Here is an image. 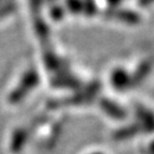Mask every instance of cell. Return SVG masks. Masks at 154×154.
Segmentation results:
<instances>
[{
  "instance_id": "6da1fadb",
  "label": "cell",
  "mask_w": 154,
  "mask_h": 154,
  "mask_svg": "<svg viewBox=\"0 0 154 154\" xmlns=\"http://www.w3.org/2000/svg\"><path fill=\"white\" fill-rule=\"evenodd\" d=\"M104 15H105L106 18L115 19V20H118V22L125 23V24H130V25L138 24L140 20L139 14H137L134 11L118 9V8H115V7H110L107 10H105Z\"/></svg>"
},
{
  "instance_id": "7a4b0ae2",
  "label": "cell",
  "mask_w": 154,
  "mask_h": 154,
  "mask_svg": "<svg viewBox=\"0 0 154 154\" xmlns=\"http://www.w3.org/2000/svg\"><path fill=\"white\" fill-rule=\"evenodd\" d=\"M63 7L71 14H82V0H65Z\"/></svg>"
},
{
  "instance_id": "3957f363",
  "label": "cell",
  "mask_w": 154,
  "mask_h": 154,
  "mask_svg": "<svg viewBox=\"0 0 154 154\" xmlns=\"http://www.w3.org/2000/svg\"><path fill=\"white\" fill-rule=\"evenodd\" d=\"M97 13V5L95 0H82V14L92 17Z\"/></svg>"
},
{
  "instance_id": "277c9868",
  "label": "cell",
  "mask_w": 154,
  "mask_h": 154,
  "mask_svg": "<svg viewBox=\"0 0 154 154\" xmlns=\"http://www.w3.org/2000/svg\"><path fill=\"white\" fill-rule=\"evenodd\" d=\"M65 12H66V11H65L63 5H54L53 7L51 8L49 14H51V17L54 19V20H61V19L64 17Z\"/></svg>"
},
{
  "instance_id": "5b68a950",
  "label": "cell",
  "mask_w": 154,
  "mask_h": 154,
  "mask_svg": "<svg viewBox=\"0 0 154 154\" xmlns=\"http://www.w3.org/2000/svg\"><path fill=\"white\" fill-rule=\"evenodd\" d=\"M154 3V0H139V5H142V7H147V5H150Z\"/></svg>"
},
{
  "instance_id": "8992f818",
  "label": "cell",
  "mask_w": 154,
  "mask_h": 154,
  "mask_svg": "<svg viewBox=\"0 0 154 154\" xmlns=\"http://www.w3.org/2000/svg\"><path fill=\"white\" fill-rule=\"evenodd\" d=\"M121 1H122V0H107V2H108L111 7H115V8L117 7V5H118Z\"/></svg>"
},
{
  "instance_id": "52a82bcc",
  "label": "cell",
  "mask_w": 154,
  "mask_h": 154,
  "mask_svg": "<svg viewBox=\"0 0 154 154\" xmlns=\"http://www.w3.org/2000/svg\"><path fill=\"white\" fill-rule=\"evenodd\" d=\"M44 1H46V2H49V3H51V2H55L56 0H44Z\"/></svg>"
}]
</instances>
